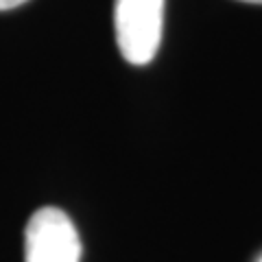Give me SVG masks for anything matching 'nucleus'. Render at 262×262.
Masks as SVG:
<instances>
[{
  "label": "nucleus",
  "mask_w": 262,
  "mask_h": 262,
  "mask_svg": "<svg viewBox=\"0 0 262 262\" xmlns=\"http://www.w3.org/2000/svg\"><path fill=\"white\" fill-rule=\"evenodd\" d=\"M164 27V0H116L114 29L118 51L131 66H146L158 55Z\"/></svg>",
  "instance_id": "1"
},
{
  "label": "nucleus",
  "mask_w": 262,
  "mask_h": 262,
  "mask_svg": "<svg viewBox=\"0 0 262 262\" xmlns=\"http://www.w3.org/2000/svg\"><path fill=\"white\" fill-rule=\"evenodd\" d=\"M24 262H81V238L63 210L33 212L24 229Z\"/></svg>",
  "instance_id": "2"
},
{
  "label": "nucleus",
  "mask_w": 262,
  "mask_h": 262,
  "mask_svg": "<svg viewBox=\"0 0 262 262\" xmlns=\"http://www.w3.org/2000/svg\"><path fill=\"white\" fill-rule=\"evenodd\" d=\"M27 0H0V11H7V9H15V7L24 5Z\"/></svg>",
  "instance_id": "3"
},
{
  "label": "nucleus",
  "mask_w": 262,
  "mask_h": 262,
  "mask_svg": "<svg viewBox=\"0 0 262 262\" xmlns=\"http://www.w3.org/2000/svg\"><path fill=\"white\" fill-rule=\"evenodd\" d=\"M241 3H253V5H262V0H241Z\"/></svg>",
  "instance_id": "4"
},
{
  "label": "nucleus",
  "mask_w": 262,
  "mask_h": 262,
  "mask_svg": "<svg viewBox=\"0 0 262 262\" xmlns=\"http://www.w3.org/2000/svg\"><path fill=\"white\" fill-rule=\"evenodd\" d=\"M260 262H262V260H260Z\"/></svg>",
  "instance_id": "5"
}]
</instances>
